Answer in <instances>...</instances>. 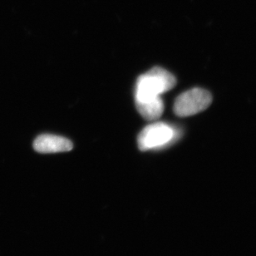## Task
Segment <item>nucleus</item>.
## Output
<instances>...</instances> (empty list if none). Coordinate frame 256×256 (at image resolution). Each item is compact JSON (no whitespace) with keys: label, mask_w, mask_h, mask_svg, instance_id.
Returning <instances> with one entry per match:
<instances>
[{"label":"nucleus","mask_w":256,"mask_h":256,"mask_svg":"<svg viewBox=\"0 0 256 256\" xmlns=\"http://www.w3.org/2000/svg\"><path fill=\"white\" fill-rule=\"evenodd\" d=\"M176 79L166 69L156 66L140 75L136 84L135 102L152 100L170 91L176 86Z\"/></svg>","instance_id":"obj_1"},{"label":"nucleus","mask_w":256,"mask_h":256,"mask_svg":"<svg viewBox=\"0 0 256 256\" xmlns=\"http://www.w3.org/2000/svg\"><path fill=\"white\" fill-rule=\"evenodd\" d=\"M212 94L202 88H193L178 96L174 104L176 115L180 118L193 116L209 108Z\"/></svg>","instance_id":"obj_2"},{"label":"nucleus","mask_w":256,"mask_h":256,"mask_svg":"<svg viewBox=\"0 0 256 256\" xmlns=\"http://www.w3.org/2000/svg\"><path fill=\"white\" fill-rule=\"evenodd\" d=\"M175 129L165 122H155L146 126L138 138V148L140 150H152L166 146L175 139Z\"/></svg>","instance_id":"obj_3"},{"label":"nucleus","mask_w":256,"mask_h":256,"mask_svg":"<svg viewBox=\"0 0 256 256\" xmlns=\"http://www.w3.org/2000/svg\"><path fill=\"white\" fill-rule=\"evenodd\" d=\"M74 148L71 140L60 136L44 134L35 139L34 148L40 153H58L69 152Z\"/></svg>","instance_id":"obj_4"},{"label":"nucleus","mask_w":256,"mask_h":256,"mask_svg":"<svg viewBox=\"0 0 256 256\" xmlns=\"http://www.w3.org/2000/svg\"><path fill=\"white\" fill-rule=\"evenodd\" d=\"M139 114L148 121H156L160 118L164 112V104L160 96L152 100L136 102Z\"/></svg>","instance_id":"obj_5"}]
</instances>
